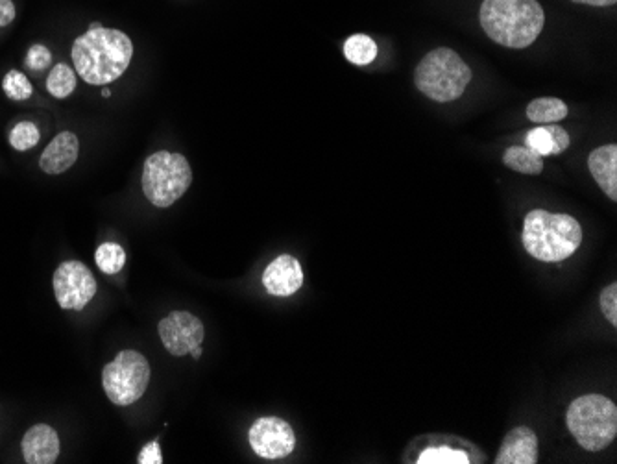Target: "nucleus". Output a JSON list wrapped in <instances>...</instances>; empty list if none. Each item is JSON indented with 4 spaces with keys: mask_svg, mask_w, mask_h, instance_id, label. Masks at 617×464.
I'll return each instance as SVG.
<instances>
[{
    "mask_svg": "<svg viewBox=\"0 0 617 464\" xmlns=\"http://www.w3.org/2000/svg\"><path fill=\"white\" fill-rule=\"evenodd\" d=\"M102 97H111V91H109V89H104V91H102Z\"/></svg>",
    "mask_w": 617,
    "mask_h": 464,
    "instance_id": "obj_31",
    "label": "nucleus"
},
{
    "mask_svg": "<svg viewBox=\"0 0 617 464\" xmlns=\"http://www.w3.org/2000/svg\"><path fill=\"white\" fill-rule=\"evenodd\" d=\"M2 87H4L6 97L12 98V100H26V98L32 97V93H34V87L30 84V80L19 71H10L6 74Z\"/></svg>",
    "mask_w": 617,
    "mask_h": 464,
    "instance_id": "obj_23",
    "label": "nucleus"
},
{
    "mask_svg": "<svg viewBox=\"0 0 617 464\" xmlns=\"http://www.w3.org/2000/svg\"><path fill=\"white\" fill-rule=\"evenodd\" d=\"M525 143H527V148H531L542 158L544 156H558L557 145H555V139H553V134L549 130V124H542L538 128H533L525 137Z\"/></svg>",
    "mask_w": 617,
    "mask_h": 464,
    "instance_id": "obj_22",
    "label": "nucleus"
},
{
    "mask_svg": "<svg viewBox=\"0 0 617 464\" xmlns=\"http://www.w3.org/2000/svg\"><path fill=\"white\" fill-rule=\"evenodd\" d=\"M194 359H200V355H202V346H198V348H194L193 352H191Z\"/></svg>",
    "mask_w": 617,
    "mask_h": 464,
    "instance_id": "obj_30",
    "label": "nucleus"
},
{
    "mask_svg": "<svg viewBox=\"0 0 617 464\" xmlns=\"http://www.w3.org/2000/svg\"><path fill=\"white\" fill-rule=\"evenodd\" d=\"M496 464H536L538 463V437L533 429L514 428L507 433L497 452Z\"/></svg>",
    "mask_w": 617,
    "mask_h": 464,
    "instance_id": "obj_12",
    "label": "nucleus"
},
{
    "mask_svg": "<svg viewBox=\"0 0 617 464\" xmlns=\"http://www.w3.org/2000/svg\"><path fill=\"white\" fill-rule=\"evenodd\" d=\"M568 106L560 98H536L527 106V119L536 124H553L568 117Z\"/></svg>",
    "mask_w": 617,
    "mask_h": 464,
    "instance_id": "obj_16",
    "label": "nucleus"
},
{
    "mask_svg": "<svg viewBox=\"0 0 617 464\" xmlns=\"http://www.w3.org/2000/svg\"><path fill=\"white\" fill-rule=\"evenodd\" d=\"M95 261H97L98 269L104 274H119L126 263V254L121 245L104 243L98 246Z\"/></svg>",
    "mask_w": 617,
    "mask_h": 464,
    "instance_id": "obj_21",
    "label": "nucleus"
},
{
    "mask_svg": "<svg viewBox=\"0 0 617 464\" xmlns=\"http://www.w3.org/2000/svg\"><path fill=\"white\" fill-rule=\"evenodd\" d=\"M479 19L484 34L507 49L531 47L545 25L538 0H483Z\"/></svg>",
    "mask_w": 617,
    "mask_h": 464,
    "instance_id": "obj_2",
    "label": "nucleus"
},
{
    "mask_svg": "<svg viewBox=\"0 0 617 464\" xmlns=\"http://www.w3.org/2000/svg\"><path fill=\"white\" fill-rule=\"evenodd\" d=\"M158 331L163 346L174 357L191 354L194 348L202 346L206 335L202 320L187 311L170 313L159 322Z\"/></svg>",
    "mask_w": 617,
    "mask_h": 464,
    "instance_id": "obj_10",
    "label": "nucleus"
},
{
    "mask_svg": "<svg viewBox=\"0 0 617 464\" xmlns=\"http://www.w3.org/2000/svg\"><path fill=\"white\" fill-rule=\"evenodd\" d=\"M577 4H588V6H597V8H606V6H614L617 0H573Z\"/></svg>",
    "mask_w": 617,
    "mask_h": 464,
    "instance_id": "obj_29",
    "label": "nucleus"
},
{
    "mask_svg": "<svg viewBox=\"0 0 617 464\" xmlns=\"http://www.w3.org/2000/svg\"><path fill=\"white\" fill-rule=\"evenodd\" d=\"M137 463L139 464H161L163 463V455L159 452L158 439L150 444H146L145 448L139 453L137 457Z\"/></svg>",
    "mask_w": 617,
    "mask_h": 464,
    "instance_id": "obj_27",
    "label": "nucleus"
},
{
    "mask_svg": "<svg viewBox=\"0 0 617 464\" xmlns=\"http://www.w3.org/2000/svg\"><path fill=\"white\" fill-rule=\"evenodd\" d=\"M566 424L586 452H603L616 439V403L601 394L581 396L569 405Z\"/></svg>",
    "mask_w": 617,
    "mask_h": 464,
    "instance_id": "obj_4",
    "label": "nucleus"
},
{
    "mask_svg": "<svg viewBox=\"0 0 617 464\" xmlns=\"http://www.w3.org/2000/svg\"><path fill=\"white\" fill-rule=\"evenodd\" d=\"M599 306H601V313L605 315L606 320L612 326H617V283H610L608 287L601 291Z\"/></svg>",
    "mask_w": 617,
    "mask_h": 464,
    "instance_id": "obj_25",
    "label": "nucleus"
},
{
    "mask_svg": "<svg viewBox=\"0 0 617 464\" xmlns=\"http://www.w3.org/2000/svg\"><path fill=\"white\" fill-rule=\"evenodd\" d=\"M588 169L593 180L612 202L617 200V147L605 145L595 148L588 158Z\"/></svg>",
    "mask_w": 617,
    "mask_h": 464,
    "instance_id": "obj_15",
    "label": "nucleus"
},
{
    "mask_svg": "<svg viewBox=\"0 0 617 464\" xmlns=\"http://www.w3.org/2000/svg\"><path fill=\"white\" fill-rule=\"evenodd\" d=\"M344 56L353 65H368L377 58L376 41L366 34H355L344 43Z\"/></svg>",
    "mask_w": 617,
    "mask_h": 464,
    "instance_id": "obj_18",
    "label": "nucleus"
},
{
    "mask_svg": "<svg viewBox=\"0 0 617 464\" xmlns=\"http://www.w3.org/2000/svg\"><path fill=\"white\" fill-rule=\"evenodd\" d=\"M193 184V171L182 154L156 152L145 161L143 193L156 208H170Z\"/></svg>",
    "mask_w": 617,
    "mask_h": 464,
    "instance_id": "obj_6",
    "label": "nucleus"
},
{
    "mask_svg": "<svg viewBox=\"0 0 617 464\" xmlns=\"http://www.w3.org/2000/svg\"><path fill=\"white\" fill-rule=\"evenodd\" d=\"M150 383V365L146 357L134 350H124L102 370V387L115 405L137 402Z\"/></svg>",
    "mask_w": 617,
    "mask_h": 464,
    "instance_id": "obj_7",
    "label": "nucleus"
},
{
    "mask_svg": "<svg viewBox=\"0 0 617 464\" xmlns=\"http://www.w3.org/2000/svg\"><path fill=\"white\" fill-rule=\"evenodd\" d=\"M263 285L268 294L279 296V298L298 293L303 285V270L300 261L289 254L276 257L263 274Z\"/></svg>",
    "mask_w": 617,
    "mask_h": 464,
    "instance_id": "obj_11",
    "label": "nucleus"
},
{
    "mask_svg": "<svg viewBox=\"0 0 617 464\" xmlns=\"http://www.w3.org/2000/svg\"><path fill=\"white\" fill-rule=\"evenodd\" d=\"M15 19V6L12 0H0V28L8 26Z\"/></svg>",
    "mask_w": 617,
    "mask_h": 464,
    "instance_id": "obj_28",
    "label": "nucleus"
},
{
    "mask_svg": "<svg viewBox=\"0 0 617 464\" xmlns=\"http://www.w3.org/2000/svg\"><path fill=\"white\" fill-rule=\"evenodd\" d=\"M521 239L529 256L542 263H560L579 250L582 228L566 213L533 209L525 217Z\"/></svg>",
    "mask_w": 617,
    "mask_h": 464,
    "instance_id": "obj_3",
    "label": "nucleus"
},
{
    "mask_svg": "<svg viewBox=\"0 0 617 464\" xmlns=\"http://www.w3.org/2000/svg\"><path fill=\"white\" fill-rule=\"evenodd\" d=\"M23 455L28 464H52L60 457V437L54 429L37 424L26 431Z\"/></svg>",
    "mask_w": 617,
    "mask_h": 464,
    "instance_id": "obj_13",
    "label": "nucleus"
},
{
    "mask_svg": "<svg viewBox=\"0 0 617 464\" xmlns=\"http://www.w3.org/2000/svg\"><path fill=\"white\" fill-rule=\"evenodd\" d=\"M78 152H80L78 137L73 132H61L50 141L49 147L41 154L39 167L47 174L69 171L78 159Z\"/></svg>",
    "mask_w": 617,
    "mask_h": 464,
    "instance_id": "obj_14",
    "label": "nucleus"
},
{
    "mask_svg": "<svg viewBox=\"0 0 617 464\" xmlns=\"http://www.w3.org/2000/svg\"><path fill=\"white\" fill-rule=\"evenodd\" d=\"M52 62V56H50L49 49L43 47V45H34L32 49L28 50V56H26V65L32 69V71H45Z\"/></svg>",
    "mask_w": 617,
    "mask_h": 464,
    "instance_id": "obj_26",
    "label": "nucleus"
},
{
    "mask_svg": "<svg viewBox=\"0 0 617 464\" xmlns=\"http://www.w3.org/2000/svg\"><path fill=\"white\" fill-rule=\"evenodd\" d=\"M418 464H470L472 457L462 450H453L449 446H436L427 448L418 455Z\"/></svg>",
    "mask_w": 617,
    "mask_h": 464,
    "instance_id": "obj_20",
    "label": "nucleus"
},
{
    "mask_svg": "<svg viewBox=\"0 0 617 464\" xmlns=\"http://www.w3.org/2000/svg\"><path fill=\"white\" fill-rule=\"evenodd\" d=\"M250 446L259 457L276 461L294 452L296 435L289 422L278 416H261L248 433Z\"/></svg>",
    "mask_w": 617,
    "mask_h": 464,
    "instance_id": "obj_9",
    "label": "nucleus"
},
{
    "mask_svg": "<svg viewBox=\"0 0 617 464\" xmlns=\"http://www.w3.org/2000/svg\"><path fill=\"white\" fill-rule=\"evenodd\" d=\"M134 56L130 37L111 28H89L73 45L74 69L91 86H106L124 74Z\"/></svg>",
    "mask_w": 617,
    "mask_h": 464,
    "instance_id": "obj_1",
    "label": "nucleus"
},
{
    "mask_svg": "<svg viewBox=\"0 0 617 464\" xmlns=\"http://www.w3.org/2000/svg\"><path fill=\"white\" fill-rule=\"evenodd\" d=\"M54 294L63 309L82 311L97 294L93 272L80 261H65L54 272Z\"/></svg>",
    "mask_w": 617,
    "mask_h": 464,
    "instance_id": "obj_8",
    "label": "nucleus"
},
{
    "mask_svg": "<svg viewBox=\"0 0 617 464\" xmlns=\"http://www.w3.org/2000/svg\"><path fill=\"white\" fill-rule=\"evenodd\" d=\"M472 78V69L455 50L440 47L418 63L414 84L425 97L446 104L462 97Z\"/></svg>",
    "mask_w": 617,
    "mask_h": 464,
    "instance_id": "obj_5",
    "label": "nucleus"
},
{
    "mask_svg": "<svg viewBox=\"0 0 617 464\" xmlns=\"http://www.w3.org/2000/svg\"><path fill=\"white\" fill-rule=\"evenodd\" d=\"M47 89H49L50 95L56 98H67L74 89H76V76L74 71L65 65L60 63L56 65L49 74V80H47Z\"/></svg>",
    "mask_w": 617,
    "mask_h": 464,
    "instance_id": "obj_19",
    "label": "nucleus"
},
{
    "mask_svg": "<svg viewBox=\"0 0 617 464\" xmlns=\"http://www.w3.org/2000/svg\"><path fill=\"white\" fill-rule=\"evenodd\" d=\"M503 165L510 171L536 176L544 171V158L527 147H510L503 154Z\"/></svg>",
    "mask_w": 617,
    "mask_h": 464,
    "instance_id": "obj_17",
    "label": "nucleus"
},
{
    "mask_svg": "<svg viewBox=\"0 0 617 464\" xmlns=\"http://www.w3.org/2000/svg\"><path fill=\"white\" fill-rule=\"evenodd\" d=\"M39 139H41V135H39L36 124L19 123L10 134V145L19 152H25V150L36 147Z\"/></svg>",
    "mask_w": 617,
    "mask_h": 464,
    "instance_id": "obj_24",
    "label": "nucleus"
}]
</instances>
